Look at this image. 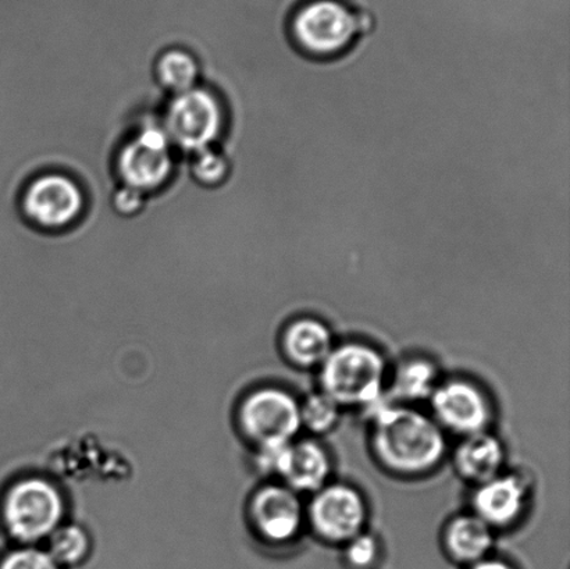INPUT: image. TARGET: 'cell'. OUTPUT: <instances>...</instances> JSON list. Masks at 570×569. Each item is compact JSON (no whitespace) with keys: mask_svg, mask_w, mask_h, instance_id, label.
<instances>
[{"mask_svg":"<svg viewBox=\"0 0 570 569\" xmlns=\"http://www.w3.org/2000/svg\"><path fill=\"white\" fill-rule=\"evenodd\" d=\"M372 444L380 462L400 475L433 471L446 453L444 429L410 405L374 406Z\"/></svg>","mask_w":570,"mask_h":569,"instance_id":"obj_1","label":"cell"},{"mask_svg":"<svg viewBox=\"0 0 570 569\" xmlns=\"http://www.w3.org/2000/svg\"><path fill=\"white\" fill-rule=\"evenodd\" d=\"M367 22L340 0H311L291 16L287 33L295 52L312 61H334L348 55Z\"/></svg>","mask_w":570,"mask_h":569,"instance_id":"obj_2","label":"cell"},{"mask_svg":"<svg viewBox=\"0 0 570 569\" xmlns=\"http://www.w3.org/2000/svg\"><path fill=\"white\" fill-rule=\"evenodd\" d=\"M160 119L134 128L117 147L111 159L117 186H126L147 195L158 194L175 178L178 156Z\"/></svg>","mask_w":570,"mask_h":569,"instance_id":"obj_3","label":"cell"},{"mask_svg":"<svg viewBox=\"0 0 570 569\" xmlns=\"http://www.w3.org/2000/svg\"><path fill=\"white\" fill-rule=\"evenodd\" d=\"M160 125L173 147L183 156L219 147L228 128L225 100L208 86L167 98L160 114Z\"/></svg>","mask_w":570,"mask_h":569,"instance_id":"obj_4","label":"cell"},{"mask_svg":"<svg viewBox=\"0 0 570 569\" xmlns=\"http://www.w3.org/2000/svg\"><path fill=\"white\" fill-rule=\"evenodd\" d=\"M387 364L372 345L345 343L334 347L321 366L322 392L343 406L373 410L384 393Z\"/></svg>","mask_w":570,"mask_h":569,"instance_id":"obj_5","label":"cell"},{"mask_svg":"<svg viewBox=\"0 0 570 569\" xmlns=\"http://www.w3.org/2000/svg\"><path fill=\"white\" fill-rule=\"evenodd\" d=\"M88 199L81 183L69 173H38L19 195V212L28 226L45 234L71 230L87 214Z\"/></svg>","mask_w":570,"mask_h":569,"instance_id":"obj_6","label":"cell"},{"mask_svg":"<svg viewBox=\"0 0 570 569\" xmlns=\"http://www.w3.org/2000/svg\"><path fill=\"white\" fill-rule=\"evenodd\" d=\"M65 501L58 489L42 478L17 482L6 494L3 520L11 537L21 543H36L59 528Z\"/></svg>","mask_w":570,"mask_h":569,"instance_id":"obj_7","label":"cell"},{"mask_svg":"<svg viewBox=\"0 0 570 569\" xmlns=\"http://www.w3.org/2000/svg\"><path fill=\"white\" fill-rule=\"evenodd\" d=\"M239 421L245 434L259 448L294 442L304 428L298 400L277 387L250 393L242 405Z\"/></svg>","mask_w":570,"mask_h":569,"instance_id":"obj_8","label":"cell"},{"mask_svg":"<svg viewBox=\"0 0 570 569\" xmlns=\"http://www.w3.org/2000/svg\"><path fill=\"white\" fill-rule=\"evenodd\" d=\"M258 467L262 472L281 477L296 493H316L326 487L332 473L326 449L313 439L259 448Z\"/></svg>","mask_w":570,"mask_h":569,"instance_id":"obj_9","label":"cell"},{"mask_svg":"<svg viewBox=\"0 0 570 569\" xmlns=\"http://www.w3.org/2000/svg\"><path fill=\"white\" fill-rule=\"evenodd\" d=\"M306 518L317 537L330 543L346 545L365 529L367 506L355 488L327 483L313 493Z\"/></svg>","mask_w":570,"mask_h":569,"instance_id":"obj_10","label":"cell"},{"mask_svg":"<svg viewBox=\"0 0 570 569\" xmlns=\"http://www.w3.org/2000/svg\"><path fill=\"white\" fill-rule=\"evenodd\" d=\"M433 418L444 431L461 434L488 432L493 421V406L488 394L466 379H451L439 384L432 398Z\"/></svg>","mask_w":570,"mask_h":569,"instance_id":"obj_11","label":"cell"},{"mask_svg":"<svg viewBox=\"0 0 570 569\" xmlns=\"http://www.w3.org/2000/svg\"><path fill=\"white\" fill-rule=\"evenodd\" d=\"M306 509L299 493L285 484H267L250 503V520L267 542L283 545L298 537L304 527Z\"/></svg>","mask_w":570,"mask_h":569,"instance_id":"obj_12","label":"cell"},{"mask_svg":"<svg viewBox=\"0 0 570 569\" xmlns=\"http://www.w3.org/2000/svg\"><path fill=\"white\" fill-rule=\"evenodd\" d=\"M529 484L518 473H505L478 484L473 494V514L491 528L513 526L527 509Z\"/></svg>","mask_w":570,"mask_h":569,"instance_id":"obj_13","label":"cell"},{"mask_svg":"<svg viewBox=\"0 0 570 569\" xmlns=\"http://www.w3.org/2000/svg\"><path fill=\"white\" fill-rule=\"evenodd\" d=\"M456 471L468 481L482 484L499 477L504 467V445L488 432L463 438L454 454Z\"/></svg>","mask_w":570,"mask_h":569,"instance_id":"obj_14","label":"cell"},{"mask_svg":"<svg viewBox=\"0 0 570 569\" xmlns=\"http://www.w3.org/2000/svg\"><path fill=\"white\" fill-rule=\"evenodd\" d=\"M283 347L288 359L301 367L322 366L334 350V337L326 323L315 317H301L287 327Z\"/></svg>","mask_w":570,"mask_h":569,"instance_id":"obj_15","label":"cell"},{"mask_svg":"<svg viewBox=\"0 0 570 569\" xmlns=\"http://www.w3.org/2000/svg\"><path fill=\"white\" fill-rule=\"evenodd\" d=\"M444 543L452 559L463 565H476L488 559L493 548V528L476 514L458 516L446 526Z\"/></svg>","mask_w":570,"mask_h":569,"instance_id":"obj_16","label":"cell"},{"mask_svg":"<svg viewBox=\"0 0 570 569\" xmlns=\"http://www.w3.org/2000/svg\"><path fill=\"white\" fill-rule=\"evenodd\" d=\"M154 80L165 94L178 95L199 86L203 70L189 50L173 47L164 50L154 61Z\"/></svg>","mask_w":570,"mask_h":569,"instance_id":"obj_17","label":"cell"},{"mask_svg":"<svg viewBox=\"0 0 570 569\" xmlns=\"http://www.w3.org/2000/svg\"><path fill=\"white\" fill-rule=\"evenodd\" d=\"M439 386L438 367L428 360L415 359L404 362L394 373L391 394L404 403L430 400Z\"/></svg>","mask_w":570,"mask_h":569,"instance_id":"obj_18","label":"cell"},{"mask_svg":"<svg viewBox=\"0 0 570 569\" xmlns=\"http://www.w3.org/2000/svg\"><path fill=\"white\" fill-rule=\"evenodd\" d=\"M184 173L195 186L205 189L219 188L230 177L232 164L219 147L205 148L186 156L180 164Z\"/></svg>","mask_w":570,"mask_h":569,"instance_id":"obj_19","label":"cell"},{"mask_svg":"<svg viewBox=\"0 0 570 569\" xmlns=\"http://www.w3.org/2000/svg\"><path fill=\"white\" fill-rule=\"evenodd\" d=\"M89 538L82 528L67 526L56 529L49 537L48 553L59 566H76L89 553Z\"/></svg>","mask_w":570,"mask_h":569,"instance_id":"obj_20","label":"cell"},{"mask_svg":"<svg viewBox=\"0 0 570 569\" xmlns=\"http://www.w3.org/2000/svg\"><path fill=\"white\" fill-rule=\"evenodd\" d=\"M341 406L326 393L309 395L301 404L302 426L312 433H326L337 425Z\"/></svg>","mask_w":570,"mask_h":569,"instance_id":"obj_21","label":"cell"},{"mask_svg":"<svg viewBox=\"0 0 570 569\" xmlns=\"http://www.w3.org/2000/svg\"><path fill=\"white\" fill-rule=\"evenodd\" d=\"M0 569H60L48 551L24 548L11 551L0 562Z\"/></svg>","mask_w":570,"mask_h":569,"instance_id":"obj_22","label":"cell"},{"mask_svg":"<svg viewBox=\"0 0 570 569\" xmlns=\"http://www.w3.org/2000/svg\"><path fill=\"white\" fill-rule=\"evenodd\" d=\"M380 553L377 539L362 532L346 543V560L352 567L366 569L377 561Z\"/></svg>","mask_w":570,"mask_h":569,"instance_id":"obj_23","label":"cell"},{"mask_svg":"<svg viewBox=\"0 0 570 569\" xmlns=\"http://www.w3.org/2000/svg\"><path fill=\"white\" fill-rule=\"evenodd\" d=\"M471 569H515L508 562L497 559H484L473 565Z\"/></svg>","mask_w":570,"mask_h":569,"instance_id":"obj_24","label":"cell"}]
</instances>
